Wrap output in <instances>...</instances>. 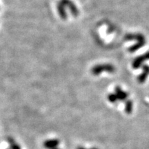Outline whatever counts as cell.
<instances>
[{"mask_svg":"<svg viewBox=\"0 0 149 149\" xmlns=\"http://www.w3.org/2000/svg\"><path fill=\"white\" fill-rule=\"evenodd\" d=\"M125 40L130 41V40H135L137 41L135 45L130 46L128 48V51L130 53H134L137 51V50L143 47L146 44V39L145 37L141 33H137V34H128L125 36Z\"/></svg>","mask_w":149,"mask_h":149,"instance_id":"cell-1","label":"cell"},{"mask_svg":"<svg viewBox=\"0 0 149 149\" xmlns=\"http://www.w3.org/2000/svg\"><path fill=\"white\" fill-rule=\"evenodd\" d=\"M115 67L112 64H98L95 66L91 70L92 73L95 75H98V74H101L102 71L108 72L111 73L115 71Z\"/></svg>","mask_w":149,"mask_h":149,"instance_id":"cell-2","label":"cell"},{"mask_svg":"<svg viewBox=\"0 0 149 149\" xmlns=\"http://www.w3.org/2000/svg\"><path fill=\"white\" fill-rule=\"evenodd\" d=\"M60 3H62L66 8L68 7V8H70V12H71V13L73 15L74 17L78 15V14H79V10H78V8L76 7L75 4H74L72 1H70V0H61Z\"/></svg>","mask_w":149,"mask_h":149,"instance_id":"cell-3","label":"cell"},{"mask_svg":"<svg viewBox=\"0 0 149 149\" xmlns=\"http://www.w3.org/2000/svg\"><path fill=\"white\" fill-rule=\"evenodd\" d=\"M143 72L139 74L137 77V81L140 84H143L146 81V80L149 75V66L147 64H144L142 66Z\"/></svg>","mask_w":149,"mask_h":149,"instance_id":"cell-4","label":"cell"},{"mask_svg":"<svg viewBox=\"0 0 149 149\" xmlns=\"http://www.w3.org/2000/svg\"><path fill=\"white\" fill-rule=\"evenodd\" d=\"M126 107H127L126 110H127L128 112H130V111H131L132 108H133V104H132V102L130 101L128 102L127 104H126Z\"/></svg>","mask_w":149,"mask_h":149,"instance_id":"cell-5","label":"cell"}]
</instances>
